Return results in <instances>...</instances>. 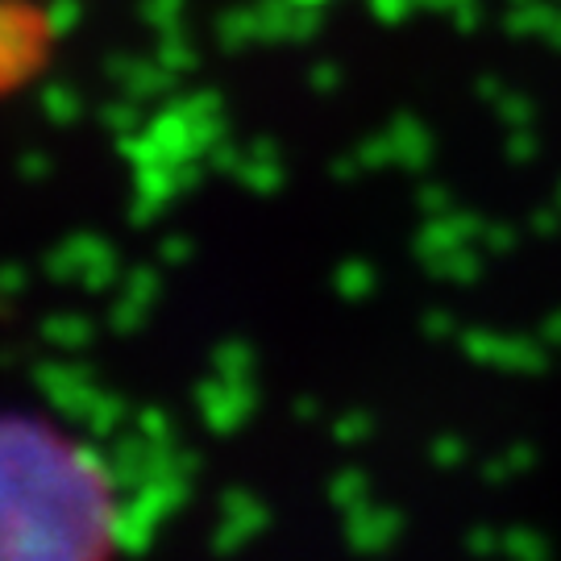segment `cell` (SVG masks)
<instances>
[{
    "label": "cell",
    "mask_w": 561,
    "mask_h": 561,
    "mask_svg": "<svg viewBox=\"0 0 561 561\" xmlns=\"http://www.w3.org/2000/svg\"><path fill=\"white\" fill-rule=\"evenodd\" d=\"M125 537L117 470L30 421H0V558H96Z\"/></svg>",
    "instance_id": "1"
},
{
    "label": "cell",
    "mask_w": 561,
    "mask_h": 561,
    "mask_svg": "<svg viewBox=\"0 0 561 561\" xmlns=\"http://www.w3.org/2000/svg\"><path fill=\"white\" fill-rule=\"evenodd\" d=\"M55 275H62L67 283H83V287H108V283L121 275L117 254L108 250V241L96 238V233H83V238H71L59 245V254L46 262Z\"/></svg>",
    "instance_id": "2"
},
{
    "label": "cell",
    "mask_w": 561,
    "mask_h": 561,
    "mask_svg": "<svg viewBox=\"0 0 561 561\" xmlns=\"http://www.w3.org/2000/svg\"><path fill=\"white\" fill-rule=\"evenodd\" d=\"M46 341H59V345H80L88 341V321L80 317H55V321H46Z\"/></svg>",
    "instance_id": "3"
},
{
    "label": "cell",
    "mask_w": 561,
    "mask_h": 561,
    "mask_svg": "<svg viewBox=\"0 0 561 561\" xmlns=\"http://www.w3.org/2000/svg\"><path fill=\"white\" fill-rule=\"evenodd\" d=\"M291 4H317V0H291Z\"/></svg>",
    "instance_id": "4"
}]
</instances>
